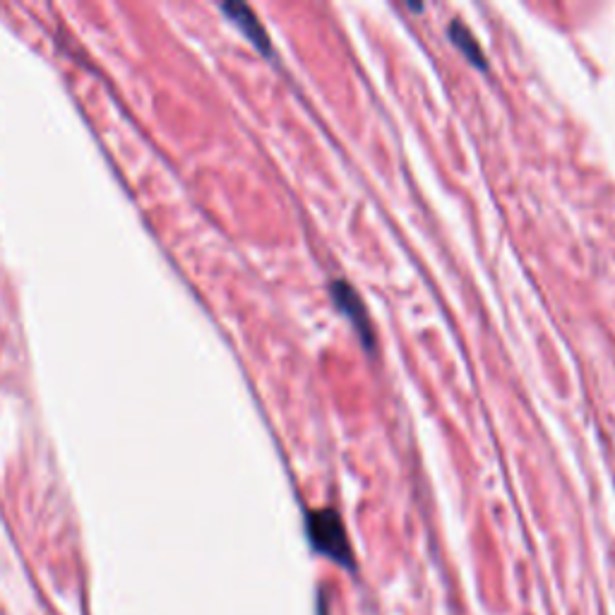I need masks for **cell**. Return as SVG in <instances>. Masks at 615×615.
<instances>
[{
	"instance_id": "1",
	"label": "cell",
	"mask_w": 615,
	"mask_h": 615,
	"mask_svg": "<svg viewBox=\"0 0 615 615\" xmlns=\"http://www.w3.org/2000/svg\"><path fill=\"white\" fill-rule=\"evenodd\" d=\"M308 539L313 543V549L322 553L329 560L339 562L341 568L354 570V550L348 543L347 527L341 522V517L337 509L322 508L308 512Z\"/></svg>"
},
{
	"instance_id": "2",
	"label": "cell",
	"mask_w": 615,
	"mask_h": 615,
	"mask_svg": "<svg viewBox=\"0 0 615 615\" xmlns=\"http://www.w3.org/2000/svg\"><path fill=\"white\" fill-rule=\"evenodd\" d=\"M329 294L335 298L337 308L347 315L348 320L354 322L358 329V337L366 344V348L373 347V325H370V315L366 310V303L361 301V296L356 294V288L344 279H335L329 284Z\"/></svg>"
},
{
	"instance_id": "3",
	"label": "cell",
	"mask_w": 615,
	"mask_h": 615,
	"mask_svg": "<svg viewBox=\"0 0 615 615\" xmlns=\"http://www.w3.org/2000/svg\"><path fill=\"white\" fill-rule=\"evenodd\" d=\"M221 10H224V13H227L228 17H231V20H234L236 25L243 29V34H246L247 39L253 41L255 46L260 48V51H265V54L272 51V44H269L267 32H265V27H262L260 20L255 17L250 7L243 5V3H224Z\"/></svg>"
},
{
	"instance_id": "4",
	"label": "cell",
	"mask_w": 615,
	"mask_h": 615,
	"mask_svg": "<svg viewBox=\"0 0 615 615\" xmlns=\"http://www.w3.org/2000/svg\"><path fill=\"white\" fill-rule=\"evenodd\" d=\"M448 34H449V41H452V44L459 48L461 54L467 55L469 61L474 63V66H479V67H486V58H483L481 46H479V41L474 39V34L469 32V27L464 25V22H459V20L449 22Z\"/></svg>"
}]
</instances>
